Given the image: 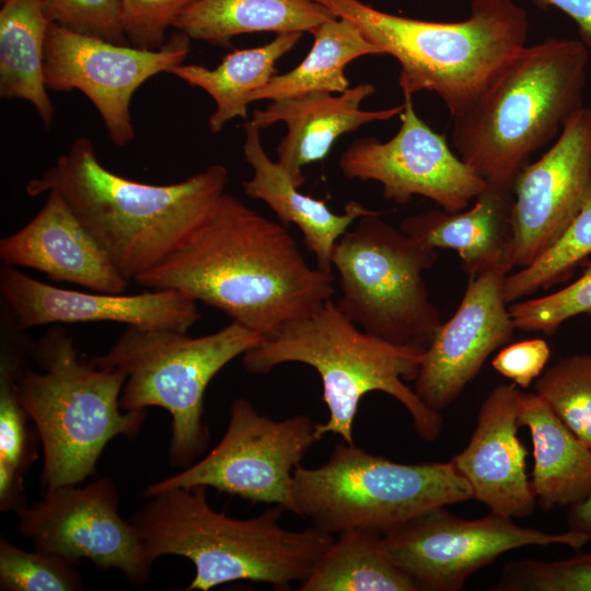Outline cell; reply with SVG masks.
Listing matches in <instances>:
<instances>
[{"instance_id": "obj_1", "label": "cell", "mask_w": 591, "mask_h": 591, "mask_svg": "<svg viewBox=\"0 0 591 591\" xmlns=\"http://www.w3.org/2000/svg\"><path fill=\"white\" fill-rule=\"evenodd\" d=\"M134 281L182 292L263 338L335 293L333 273L311 267L288 228L227 193L178 248Z\"/></svg>"}, {"instance_id": "obj_2", "label": "cell", "mask_w": 591, "mask_h": 591, "mask_svg": "<svg viewBox=\"0 0 591 591\" xmlns=\"http://www.w3.org/2000/svg\"><path fill=\"white\" fill-rule=\"evenodd\" d=\"M227 167L212 164L182 182L154 185L107 170L93 143L77 138L67 153L26 185L30 196L58 192L128 279L155 267L207 219L225 193Z\"/></svg>"}, {"instance_id": "obj_3", "label": "cell", "mask_w": 591, "mask_h": 591, "mask_svg": "<svg viewBox=\"0 0 591 591\" xmlns=\"http://www.w3.org/2000/svg\"><path fill=\"white\" fill-rule=\"evenodd\" d=\"M207 487L171 488L147 497L130 522L149 560L177 555L190 560L195 576L186 590L208 591L240 580L288 590L303 582L334 536L316 526H281L285 508L275 505L248 519L212 509Z\"/></svg>"}, {"instance_id": "obj_4", "label": "cell", "mask_w": 591, "mask_h": 591, "mask_svg": "<svg viewBox=\"0 0 591 591\" xmlns=\"http://www.w3.org/2000/svg\"><path fill=\"white\" fill-rule=\"evenodd\" d=\"M397 60L403 96L437 94L452 118L471 109L526 46V11L513 0H473L467 19L425 21L360 0H316Z\"/></svg>"}, {"instance_id": "obj_5", "label": "cell", "mask_w": 591, "mask_h": 591, "mask_svg": "<svg viewBox=\"0 0 591 591\" xmlns=\"http://www.w3.org/2000/svg\"><path fill=\"white\" fill-rule=\"evenodd\" d=\"M588 48L557 37L525 46L471 109L452 118L456 154L488 187L512 189L531 155L583 107Z\"/></svg>"}, {"instance_id": "obj_6", "label": "cell", "mask_w": 591, "mask_h": 591, "mask_svg": "<svg viewBox=\"0 0 591 591\" xmlns=\"http://www.w3.org/2000/svg\"><path fill=\"white\" fill-rule=\"evenodd\" d=\"M422 354L364 332L331 299L314 313L286 322L242 357L244 369L254 374L268 373L288 362L314 368L328 409V419L316 426L318 438L334 433L355 443L352 428L360 401L375 391L406 408L421 439L438 438L441 414L430 409L406 384L415 381Z\"/></svg>"}, {"instance_id": "obj_7", "label": "cell", "mask_w": 591, "mask_h": 591, "mask_svg": "<svg viewBox=\"0 0 591 591\" xmlns=\"http://www.w3.org/2000/svg\"><path fill=\"white\" fill-rule=\"evenodd\" d=\"M32 357L36 369L26 366L18 385L43 449L42 484L45 489L79 485L94 474L112 439L137 437L146 409H121L126 373L80 356L62 327L48 329Z\"/></svg>"}, {"instance_id": "obj_8", "label": "cell", "mask_w": 591, "mask_h": 591, "mask_svg": "<svg viewBox=\"0 0 591 591\" xmlns=\"http://www.w3.org/2000/svg\"><path fill=\"white\" fill-rule=\"evenodd\" d=\"M262 340L259 333L236 321L198 337L167 328L127 326L106 354L90 359L126 373L121 409L157 406L171 415L170 464L186 468L209 444V429L202 421L207 386L229 362Z\"/></svg>"}, {"instance_id": "obj_9", "label": "cell", "mask_w": 591, "mask_h": 591, "mask_svg": "<svg viewBox=\"0 0 591 591\" xmlns=\"http://www.w3.org/2000/svg\"><path fill=\"white\" fill-rule=\"evenodd\" d=\"M297 515L328 533L385 535L416 515L473 499L453 462L397 463L355 443H338L318 467L293 472Z\"/></svg>"}, {"instance_id": "obj_10", "label": "cell", "mask_w": 591, "mask_h": 591, "mask_svg": "<svg viewBox=\"0 0 591 591\" xmlns=\"http://www.w3.org/2000/svg\"><path fill=\"white\" fill-rule=\"evenodd\" d=\"M438 260L429 247L381 215L357 220L336 242L340 311L364 332L425 351L442 324L424 277Z\"/></svg>"}, {"instance_id": "obj_11", "label": "cell", "mask_w": 591, "mask_h": 591, "mask_svg": "<svg viewBox=\"0 0 591 591\" xmlns=\"http://www.w3.org/2000/svg\"><path fill=\"white\" fill-rule=\"evenodd\" d=\"M316 426L304 414L273 419L257 412L251 401L235 398L219 443L198 462L149 485L143 496L205 486L250 501L281 506L296 514L293 472L320 440Z\"/></svg>"}, {"instance_id": "obj_12", "label": "cell", "mask_w": 591, "mask_h": 591, "mask_svg": "<svg viewBox=\"0 0 591 591\" xmlns=\"http://www.w3.org/2000/svg\"><path fill=\"white\" fill-rule=\"evenodd\" d=\"M396 566L420 590L457 591L468 577L500 555L524 546L566 545L579 551L590 541L568 530L549 533L515 524L491 512L463 519L447 506L427 510L383 535Z\"/></svg>"}, {"instance_id": "obj_13", "label": "cell", "mask_w": 591, "mask_h": 591, "mask_svg": "<svg viewBox=\"0 0 591 591\" xmlns=\"http://www.w3.org/2000/svg\"><path fill=\"white\" fill-rule=\"evenodd\" d=\"M190 38L177 32L159 49H141L80 34L49 23L44 76L48 90L83 93L97 109L111 141L127 146L135 137L130 102L148 79L182 65Z\"/></svg>"}, {"instance_id": "obj_14", "label": "cell", "mask_w": 591, "mask_h": 591, "mask_svg": "<svg viewBox=\"0 0 591 591\" xmlns=\"http://www.w3.org/2000/svg\"><path fill=\"white\" fill-rule=\"evenodd\" d=\"M16 513L20 534L37 551L119 570L136 587L149 579L153 564L135 525L120 515L117 488L107 477L45 489L39 502Z\"/></svg>"}, {"instance_id": "obj_15", "label": "cell", "mask_w": 591, "mask_h": 591, "mask_svg": "<svg viewBox=\"0 0 591 591\" xmlns=\"http://www.w3.org/2000/svg\"><path fill=\"white\" fill-rule=\"evenodd\" d=\"M403 104L391 139L359 138L344 151V176L379 183L383 197L397 205L421 196L448 212L466 209L488 185L418 116L412 96H404Z\"/></svg>"}, {"instance_id": "obj_16", "label": "cell", "mask_w": 591, "mask_h": 591, "mask_svg": "<svg viewBox=\"0 0 591 591\" xmlns=\"http://www.w3.org/2000/svg\"><path fill=\"white\" fill-rule=\"evenodd\" d=\"M591 190V107L564 126L555 143L517 175L512 206V263L535 260L568 228Z\"/></svg>"}, {"instance_id": "obj_17", "label": "cell", "mask_w": 591, "mask_h": 591, "mask_svg": "<svg viewBox=\"0 0 591 591\" xmlns=\"http://www.w3.org/2000/svg\"><path fill=\"white\" fill-rule=\"evenodd\" d=\"M507 275L499 270L468 275L456 311L424 351L414 391L430 409L440 413L450 406L489 355L512 339L517 329L505 297Z\"/></svg>"}, {"instance_id": "obj_18", "label": "cell", "mask_w": 591, "mask_h": 591, "mask_svg": "<svg viewBox=\"0 0 591 591\" xmlns=\"http://www.w3.org/2000/svg\"><path fill=\"white\" fill-rule=\"evenodd\" d=\"M0 291L22 332L54 323L96 322L187 332L201 317L197 302L175 290L82 292L47 285L7 264L0 267Z\"/></svg>"}, {"instance_id": "obj_19", "label": "cell", "mask_w": 591, "mask_h": 591, "mask_svg": "<svg viewBox=\"0 0 591 591\" xmlns=\"http://www.w3.org/2000/svg\"><path fill=\"white\" fill-rule=\"evenodd\" d=\"M515 384L495 387L483 401L465 449L451 461L468 483L473 499L507 518H526L536 499L526 474L528 450L518 438Z\"/></svg>"}, {"instance_id": "obj_20", "label": "cell", "mask_w": 591, "mask_h": 591, "mask_svg": "<svg viewBox=\"0 0 591 591\" xmlns=\"http://www.w3.org/2000/svg\"><path fill=\"white\" fill-rule=\"evenodd\" d=\"M34 218L0 240L3 264L32 268L54 281L95 292L124 293L128 279L83 227L65 198L55 190Z\"/></svg>"}, {"instance_id": "obj_21", "label": "cell", "mask_w": 591, "mask_h": 591, "mask_svg": "<svg viewBox=\"0 0 591 591\" xmlns=\"http://www.w3.org/2000/svg\"><path fill=\"white\" fill-rule=\"evenodd\" d=\"M375 88L361 83L343 93H310L271 101L256 109L250 124L259 129L276 123L287 127L285 137L276 148L277 162L297 187L305 177L303 167L323 160L343 135L362 125L399 116L404 104L376 111H363L360 105Z\"/></svg>"}, {"instance_id": "obj_22", "label": "cell", "mask_w": 591, "mask_h": 591, "mask_svg": "<svg viewBox=\"0 0 591 591\" xmlns=\"http://www.w3.org/2000/svg\"><path fill=\"white\" fill-rule=\"evenodd\" d=\"M512 206V189L487 187L464 210H428L405 218L399 229L429 247L454 250L468 275L510 274L514 268Z\"/></svg>"}, {"instance_id": "obj_23", "label": "cell", "mask_w": 591, "mask_h": 591, "mask_svg": "<svg viewBox=\"0 0 591 591\" xmlns=\"http://www.w3.org/2000/svg\"><path fill=\"white\" fill-rule=\"evenodd\" d=\"M243 153L245 162L253 169V176L242 182L244 193L250 198L264 201L286 228L290 224L299 228L320 270L333 273L334 246L358 219L382 215L356 200L346 204L343 213H335L324 200L303 194L279 163L268 157L262 143L260 129L248 121L245 124Z\"/></svg>"}, {"instance_id": "obj_24", "label": "cell", "mask_w": 591, "mask_h": 591, "mask_svg": "<svg viewBox=\"0 0 591 591\" xmlns=\"http://www.w3.org/2000/svg\"><path fill=\"white\" fill-rule=\"evenodd\" d=\"M518 425L526 427L532 438L536 505L551 511L586 500L591 495V449L535 392L520 391Z\"/></svg>"}, {"instance_id": "obj_25", "label": "cell", "mask_w": 591, "mask_h": 591, "mask_svg": "<svg viewBox=\"0 0 591 591\" xmlns=\"http://www.w3.org/2000/svg\"><path fill=\"white\" fill-rule=\"evenodd\" d=\"M336 18L316 0H197L173 27L190 39L230 45L240 34L309 32Z\"/></svg>"}, {"instance_id": "obj_26", "label": "cell", "mask_w": 591, "mask_h": 591, "mask_svg": "<svg viewBox=\"0 0 591 591\" xmlns=\"http://www.w3.org/2000/svg\"><path fill=\"white\" fill-rule=\"evenodd\" d=\"M303 33L286 32L258 47L233 49L213 69L201 65H178L167 72L208 93L216 109L208 119L217 134L235 117L247 119L251 96L276 76V62L300 42Z\"/></svg>"}, {"instance_id": "obj_27", "label": "cell", "mask_w": 591, "mask_h": 591, "mask_svg": "<svg viewBox=\"0 0 591 591\" xmlns=\"http://www.w3.org/2000/svg\"><path fill=\"white\" fill-rule=\"evenodd\" d=\"M49 20L44 0H4L0 11V95L22 99L49 129L54 106L44 76Z\"/></svg>"}, {"instance_id": "obj_28", "label": "cell", "mask_w": 591, "mask_h": 591, "mask_svg": "<svg viewBox=\"0 0 591 591\" xmlns=\"http://www.w3.org/2000/svg\"><path fill=\"white\" fill-rule=\"evenodd\" d=\"M313 45L292 70L274 76L251 96V103L310 93H343L349 89L345 68L363 56L381 55L350 21L333 18L315 27Z\"/></svg>"}, {"instance_id": "obj_29", "label": "cell", "mask_w": 591, "mask_h": 591, "mask_svg": "<svg viewBox=\"0 0 591 591\" xmlns=\"http://www.w3.org/2000/svg\"><path fill=\"white\" fill-rule=\"evenodd\" d=\"M300 591H417L394 563L378 533L350 529L338 533Z\"/></svg>"}, {"instance_id": "obj_30", "label": "cell", "mask_w": 591, "mask_h": 591, "mask_svg": "<svg viewBox=\"0 0 591 591\" xmlns=\"http://www.w3.org/2000/svg\"><path fill=\"white\" fill-rule=\"evenodd\" d=\"M16 339L5 332L1 340L0 476L23 477L37 459V431L27 425L30 417L20 402L18 380L27 356L25 340Z\"/></svg>"}, {"instance_id": "obj_31", "label": "cell", "mask_w": 591, "mask_h": 591, "mask_svg": "<svg viewBox=\"0 0 591 591\" xmlns=\"http://www.w3.org/2000/svg\"><path fill=\"white\" fill-rule=\"evenodd\" d=\"M591 255V190L579 213L543 254L525 267L508 274L505 297L513 303L538 290L569 279L576 267Z\"/></svg>"}, {"instance_id": "obj_32", "label": "cell", "mask_w": 591, "mask_h": 591, "mask_svg": "<svg viewBox=\"0 0 591 591\" xmlns=\"http://www.w3.org/2000/svg\"><path fill=\"white\" fill-rule=\"evenodd\" d=\"M534 390L591 449V354L558 360L534 381Z\"/></svg>"}, {"instance_id": "obj_33", "label": "cell", "mask_w": 591, "mask_h": 591, "mask_svg": "<svg viewBox=\"0 0 591 591\" xmlns=\"http://www.w3.org/2000/svg\"><path fill=\"white\" fill-rule=\"evenodd\" d=\"M79 563L0 540V590L76 591L83 588Z\"/></svg>"}, {"instance_id": "obj_34", "label": "cell", "mask_w": 591, "mask_h": 591, "mask_svg": "<svg viewBox=\"0 0 591 591\" xmlns=\"http://www.w3.org/2000/svg\"><path fill=\"white\" fill-rule=\"evenodd\" d=\"M495 591H591V552L552 561L520 559L506 564Z\"/></svg>"}, {"instance_id": "obj_35", "label": "cell", "mask_w": 591, "mask_h": 591, "mask_svg": "<svg viewBox=\"0 0 591 591\" xmlns=\"http://www.w3.org/2000/svg\"><path fill=\"white\" fill-rule=\"evenodd\" d=\"M517 331L553 335L567 320L591 312V262L583 274L551 294L509 304Z\"/></svg>"}, {"instance_id": "obj_36", "label": "cell", "mask_w": 591, "mask_h": 591, "mask_svg": "<svg viewBox=\"0 0 591 591\" xmlns=\"http://www.w3.org/2000/svg\"><path fill=\"white\" fill-rule=\"evenodd\" d=\"M120 8L121 0H44L49 22L80 34L129 45Z\"/></svg>"}, {"instance_id": "obj_37", "label": "cell", "mask_w": 591, "mask_h": 591, "mask_svg": "<svg viewBox=\"0 0 591 591\" xmlns=\"http://www.w3.org/2000/svg\"><path fill=\"white\" fill-rule=\"evenodd\" d=\"M197 0H121V25L130 46L159 49L166 31Z\"/></svg>"}, {"instance_id": "obj_38", "label": "cell", "mask_w": 591, "mask_h": 591, "mask_svg": "<svg viewBox=\"0 0 591 591\" xmlns=\"http://www.w3.org/2000/svg\"><path fill=\"white\" fill-rule=\"evenodd\" d=\"M551 357L542 338L521 340L503 347L493 359V368L521 389H528L544 371Z\"/></svg>"}, {"instance_id": "obj_39", "label": "cell", "mask_w": 591, "mask_h": 591, "mask_svg": "<svg viewBox=\"0 0 591 591\" xmlns=\"http://www.w3.org/2000/svg\"><path fill=\"white\" fill-rule=\"evenodd\" d=\"M540 9L554 7L568 15L577 25L580 40L591 47V0H532Z\"/></svg>"}, {"instance_id": "obj_40", "label": "cell", "mask_w": 591, "mask_h": 591, "mask_svg": "<svg viewBox=\"0 0 591 591\" xmlns=\"http://www.w3.org/2000/svg\"><path fill=\"white\" fill-rule=\"evenodd\" d=\"M567 522L570 531L584 535L591 542V495L568 508Z\"/></svg>"}, {"instance_id": "obj_41", "label": "cell", "mask_w": 591, "mask_h": 591, "mask_svg": "<svg viewBox=\"0 0 591 591\" xmlns=\"http://www.w3.org/2000/svg\"><path fill=\"white\" fill-rule=\"evenodd\" d=\"M588 315H589L590 325H591V312Z\"/></svg>"}, {"instance_id": "obj_42", "label": "cell", "mask_w": 591, "mask_h": 591, "mask_svg": "<svg viewBox=\"0 0 591 591\" xmlns=\"http://www.w3.org/2000/svg\"><path fill=\"white\" fill-rule=\"evenodd\" d=\"M4 1V0H3Z\"/></svg>"}]
</instances>
